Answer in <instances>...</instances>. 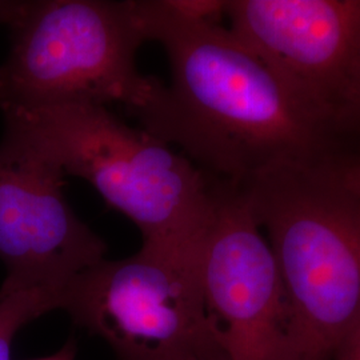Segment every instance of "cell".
Here are the masks:
<instances>
[{
  "mask_svg": "<svg viewBox=\"0 0 360 360\" xmlns=\"http://www.w3.org/2000/svg\"><path fill=\"white\" fill-rule=\"evenodd\" d=\"M168 6L191 22L217 23L226 18L227 0H167Z\"/></svg>",
  "mask_w": 360,
  "mask_h": 360,
  "instance_id": "30bf717a",
  "label": "cell"
},
{
  "mask_svg": "<svg viewBox=\"0 0 360 360\" xmlns=\"http://www.w3.org/2000/svg\"><path fill=\"white\" fill-rule=\"evenodd\" d=\"M202 287L223 360H295L291 315L270 243L239 188L215 180Z\"/></svg>",
  "mask_w": 360,
  "mask_h": 360,
  "instance_id": "8992f818",
  "label": "cell"
},
{
  "mask_svg": "<svg viewBox=\"0 0 360 360\" xmlns=\"http://www.w3.org/2000/svg\"><path fill=\"white\" fill-rule=\"evenodd\" d=\"M333 360H360V326L348 336Z\"/></svg>",
  "mask_w": 360,
  "mask_h": 360,
  "instance_id": "8fae6325",
  "label": "cell"
},
{
  "mask_svg": "<svg viewBox=\"0 0 360 360\" xmlns=\"http://www.w3.org/2000/svg\"><path fill=\"white\" fill-rule=\"evenodd\" d=\"M11 51L0 65L3 115L63 104H124L135 112L159 79L136 55L147 41L135 0L0 1Z\"/></svg>",
  "mask_w": 360,
  "mask_h": 360,
  "instance_id": "277c9868",
  "label": "cell"
},
{
  "mask_svg": "<svg viewBox=\"0 0 360 360\" xmlns=\"http://www.w3.org/2000/svg\"><path fill=\"white\" fill-rule=\"evenodd\" d=\"M226 18L333 127L360 131V0H227Z\"/></svg>",
  "mask_w": 360,
  "mask_h": 360,
  "instance_id": "52a82bcc",
  "label": "cell"
},
{
  "mask_svg": "<svg viewBox=\"0 0 360 360\" xmlns=\"http://www.w3.org/2000/svg\"><path fill=\"white\" fill-rule=\"evenodd\" d=\"M65 172L30 148L0 142L1 291L65 288L104 260L103 240L77 218L65 199Z\"/></svg>",
  "mask_w": 360,
  "mask_h": 360,
  "instance_id": "ba28073f",
  "label": "cell"
},
{
  "mask_svg": "<svg viewBox=\"0 0 360 360\" xmlns=\"http://www.w3.org/2000/svg\"><path fill=\"white\" fill-rule=\"evenodd\" d=\"M190 360H210V359H202V358H195V359H190Z\"/></svg>",
  "mask_w": 360,
  "mask_h": 360,
  "instance_id": "5bb4252c",
  "label": "cell"
},
{
  "mask_svg": "<svg viewBox=\"0 0 360 360\" xmlns=\"http://www.w3.org/2000/svg\"><path fill=\"white\" fill-rule=\"evenodd\" d=\"M147 41L167 53L171 82L132 112L143 129L200 168L240 186L288 162L334 155L339 131L221 23L191 22L167 0H135Z\"/></svg>",
  "mask_w": 360,
  "mask_h": 360,
  "instance_id": "6da1fadb",
  "label": "cell"
},
{
  "mask_svg": "<svg viewBox=\"0 0 360 360\" xmlns=\"http://www.w3.org/2000/svg\"><path fill=\"white\" fill-rule=\"evenodd\" d=\"M63 288L25 287L0 290V360H10L18 331L39 316L60 309Z\"/></svg>",
  "mask_w": 360,
  "mask_h": 360,
  "instance_id": "9c48e42d",
  "label": "cell"
},
{
  "mask_svg": "<svg viewBox=\"0 0 360 360\" xmlns=\"http://www.w3.org/2000/svg\"><path fill=\"white\" fill-rule=\"evenodd\" d=\"M202 250L142 245L132 257L104 259L65 285L60 309L120 360H223L208 327Z\"/></svg>",
  "mask_w": 360,
  "mask_h": 360,
  "instance_id": "5b68a950",
  "label": "cell"
},
{
  "mask_svg": "<svg viewBox=\"0 0 360 360\" xmlns=\"http://www.w3.org/2000/svg\"><path fill=\"white\" fill-rule=\"evenodd\" d=\"M4 138L87 180L139 229L143 247L190 252L203 245L214 180L181 153L119 120L105 105L63 104L4 115Z\"/></svg>",
  "mask_w": 360,
  "mask_h": 360,
  "instance_id": "3957f363",
  "label": "cell"
},
{
  "mask_svg": "<svg viewBox=\"0 0 360 360\" xmlns=\"http://www.w3.org/2000/svg\"><path fill=\"white\" fill-rule=\"evenodd\" d=\"M38 360H74V347L71 345L65 346L58 354L49 356V358H43V359Z\"/></svg>",
  "mask_w": 360,
  "mask_h": 360,
  "instance_id": "4fadbf2b",
  "label": "cell"
},
{
  "mask_svg": "<svg viewBox=\"0 0 360 360\" xmlns=\"http://www.w3.org/2000/svg\"><path fill=\"white\" fill-rule=\"evenodd\" d=\"M335 155L240 186L283 281L295 360H333L360 326V191Z\"/></svg>",
  "mask_w": 360,
  "mask_h": 360,
  "instance_id": "7a4b0ae2",
  "label": "cell"
},
{
  "mask_svg": "<svg viewBox=\"0 0 360 360\" xmlns=\"http://www.w3.org/2000/svg\"><path fill=\"white\" fill-rule=\"evenodd\" d=\"M346 169L348 179L351 180V183L360 191V153L354 162H349L346 165Z\"/></svg>",
  "mask_w": 360,
  "mask_h": 360,
  "instance_id": "7c38bea8",
  "label": "cell"
}]
</instances>
